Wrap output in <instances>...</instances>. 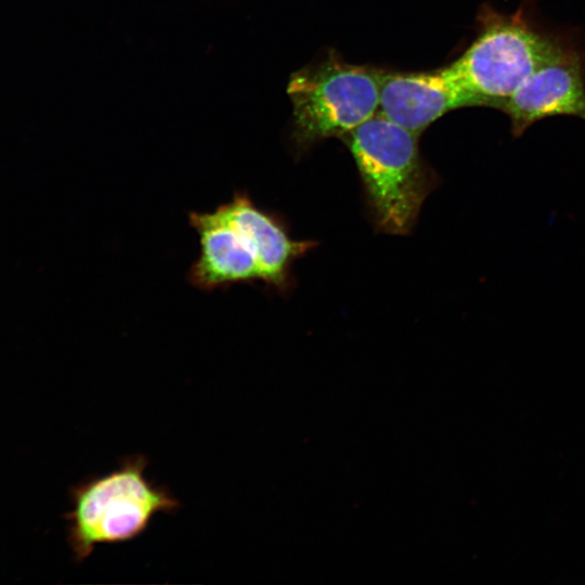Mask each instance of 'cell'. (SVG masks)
Segmentation results:
<instances>
[{
  "mask_svg": "<svg viewBox=\"0 0 585 585\" xmlns=\"http://www.w3.org/2000/svg\"><path fill=\"white\" fill-rule=\"evenodd\" d=\"M561 39L543 29L526 5L510 14L484 8L478 36L444 68L474 106L498 108Z\"/></svg>",
  "mask_w": 585,
  "mask_h": 585,
  "instance_id": "3",
  "label": "cell"
},
{
  "mask_svg": "<svg viewBox=\"0 0 585 585\" xmlns=\"http://www.w3.org/2000/svg\"><path fill=\"white\" fill-rule=\"evenodd\" d=\"M147 464L144 455H131L118 468L74 487L73 508L66 519L76 561L88 558L96 545L138 537L155 515L171 514L180 507L166 487L146 478Z\"/></svg>",
  "mask_w": 585,
  "mask_h": 585,
  "instance_id": "2",
  "label": "cell"
},
{
  "mask_svg": "<svg viewBox=\"0 0 585 585\" xmlns=\"http://www.w3.org/2000/svg\"><path fill=\"white\" fill-rule=\"evenodd\" d=\"M381 73L330 56L292 74L288 94L300 150L342 139L378 113Z\"/></svg>",
  "mask_w": 585,
  "mask_h": 585,
  "instance_id": "4",
  "label": "cell"
},
{
  "mask_svg": "<svg viewBox=\"0 0 585 585\" xmlns=\"http://www.w3.org/2000/svg\"><path fill=\"white\" fill-rule=\"evenodd\" d=\"M188 223L197 233L199 252L190 266L188 283L203 291L261 282L256 250L248 236L221 206L212 211H191Z\"/></svg>",
  "mask_w": 585,
  "mask_h": 585,
  "instance_id": "6",
  "label": "cell"
},
{
  "mask_svg": "<svg viewBox=\"0 0 585 585\" xmlns=\"http://www.w3.org/2000/svg\"><path fill=\"white\" fill-rule=\"evenodd\" d=\"M341 140L356 165L377 230L408 234L437 184L421 159L418 135L377 113Z\"/></svg>",
  "mask_w": 585,
  "mask_h": 585,
  "instance_id": "1",
  "label": "cell"
},
{
  "mask_svg": "<svg viewBox=\"0 0 585 585\" xmlns=\"http://www.w3.org/2000/svg\"><path fill=\"white\" fill-rule=\"evenodd\" d=\"M510 119L514 138L533 123L555 116L585 120V54L562 37L552 53L540 63L497 108Z\"/></svg>",
  "mask_w": 585,
  "mask_h": 585,
  "instance_id": "5",
  "label": "cell"
},
{
  "mask_svg": "<svg viewBox=\"0 0 585 585\" xmlns=\"http://www.w3.org/2000/svg\"><path fill=\"white\" fill-rule=\"evenodd\" d=\"M220 206L250 239L258 258L261 282L280 292L287 291L294 262L316 243L294 239L283 220L256 205L246 192L234 193L230 202Z\"/></svg>",
  "mask_w": 585,
  "mask_h": 585,
  "instance_id": "8",
  "label": "cell"
},
{
  "mask_svg": "<svg viewBox=\"0 0 585 585\" xmlns=\"http://www.w3.org/2000/svg\"><path fill=\"white\" fill-rule=\"evenodd\" d=\"M474 106L445 68L428 73H381L378 114L419 135L446 113Z\"/></svg>",
  "mask_w": 585,
  "mask_h": 585,
  "instance_id": "7",
  "label": "cell"
}]
</instances>
